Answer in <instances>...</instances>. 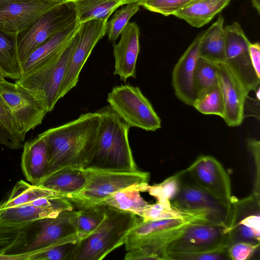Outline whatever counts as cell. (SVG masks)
Listing matches in <instances>:
<instances>
[{
	"instance_id": "1",
	"label": "cell",
	"mask_w": 260,
	"mask_h": 260,
	"mask_svg": "<svg viewBox=\"0 0 260 260\" xmlns=\"http://www.w3.org/2000/svg\"><path fill=\"white\" fill-rule=\"evenodd\" d=\"M100 121L101 116L97 111L88 112L39 134L48 146L49 164L46 176L66 166L86 167Z\"/></svg>"
},
{
	"instance_id": "2",
	"label": "cell",
	"mask_w": 260,
	"mask_h": 260,
	"mask_svg": "<svg viewBox=\"0 0 260 260\" xmlns=\"http://www.w3.org/2000/svg\"><path fill=\"white\" fill-rule=\"evenodd\" d=\"M97 112L101 121L85 168L117 172L137 171L128 140L131 127L109 106Z\"/></svg>"
},
{
	"instance_id": "3",
	"label": "cell",
	"mask_w": 260,
	"mask_h": 260,
	"mask_svg": "<svg viewBox=\"0 0 260 260\" xmlns=\"http://www.w3.org/2000/svg\"><path fill=\"white\" fill-rule=\"evenodd\" d=\"M106 216L96 229L75 243L68 260H101L124 244L130 231L142 218L128 212L104 206Z\"/></svg>"
},
{
	"instance_id": "4",
	"label": "cell",
	"mask_w": 260,
	"mask_h": 260,
	"mask_svg": "<svg viewBox=\"0 0 260 260\" xmlns=\"http://www.w3.org/2000/svg\"><path fill=\"white\" fill-rule=\"evenodd\" d=\"M201 221L217 223L206 211H197L180 217L147 221L142 219L127 235L124 243L125 249L143 247L157 259H166L168 245L179 236L186 226Z\"/></svg>"
},
{
	"instance_id": "5",
	"label": "cell",
	"mask_w": 260,
	"mask_h": 260,
	"mask_svg": "<svg viewBox=\"0 0 260 260\" xmlns=\"http://www.w3.org/2000/svg\"><path fill=\"white\" fill-rule=\"evenodd\" d=\"M76 211H64L55 217L39 219L24 226L20 244L8 254L10 260H24L26 255L61 242L80 240L75 228Z\"/></svg>"
},
{
	"instance_id": "6",
	"label": "cell",
	"mask_w": 260,
	"mask_h": 260,
	"mask_svg": "<svg viewBox=\"0 0 260 260\" xmlns=\"http://www.w3.org/2000/svg\"><path fill=\"white\" fill-rule=\"evenodd\" d=\"M77 32L53 56L15 81L30 91L43 104L48 113L54 109L60 100L59 90L76 44Z\"/></svg>"
},
{
	"instance_id": "7",
	"label": "cell",
	"mask_w": 260,
	"mask_h": 260,
	"mask_svg": "<svg viewBox=\"0 0 260 260\" xmlns=\"http://www.w3.org/2000/svg\"><path fill=\"white\" fill-rule=\"evenodd\" d=\"M86 183L79 193L68 200L79 208L98 205L114 192L134 184L148 183L150 174L138 170L117 172L84 168Z\"/></svg>"
},
{
	"instance_id": "8",
	"label": "cell",
	"mask_w": 260,
	"mask_h": 260,
	"mask_svg": "<svg viewBox=\"0 0 260 260\" xmlns=\"http://www.w3.org/2000/svg\"><path fill=\"white\" fill-rule=\"evenodd\" d=\"M109 106L128 125L154 132L161 119L139 87L124 84L114 87L108 94Z\"/></svg>"
},
{
	"instance_id": "9",
	"label": "cell",
	"mask_w": 260,
	"mask_h": 260,
	"mask_svg": "<svg viewBox=\"0 0 260 260\" xmlns=\"http://www.w3.org/2000/svg\"><path fill=\"white\" fill-rule=\"evenodd\" d=\"M76 21L74 5L69 0H64L40 16L17 36V52L20 63L50 37Z\"/></svg>"
},
{
	"instance_id": "10",
	"label": "cell",
	"mask_w": 260,
	"mask_h": 260,
	"mask_svg": "<svg viewBox=\"0 0 260 260\" xmlns=\"http://www.w3.org/2000/svg\"><path fill=\"white\" fill-rule=\"evenodd\" d=\"M0 101L11 115L23 143L27 133L41 124L48 113L30 91L6 80L0 83Z\"/></svg>"
},
{
	"instance_id": "11",
	"label": "cell",
	"mask_w": 260,
	"mask_h": 260,
	"mask_svg": "<svg viewBox=\"0 0 260 260\" xmlns=\"http://www.w3.org/2000/svg\"><path fill=\"white\" fill-rule=\"evenodd\" d=\"M108 19H94L80 24L59 94L63 98L75 87L80 72L96 44L106 34Z\"/></svg>"
},
{
	"instance_id": "12",
	"label": "cell",
	"mask_w": 260,
	"mask_h": 260,
	"mask_svg": "<svg viewBox=\"0 0 260 260\" xmlns=\"http://www.w3.org/2000/svg\"><path fill=\"white\" fill-rule=\"evenodd\" d=\"M229 236L223 223L196 222L186 226L167 246L166 252H188L228 247Z\"/></svg>"
},
{
	"instance_id": "13",
	"label": "cell",
	"mask_w": 260,
	"mask_h": 260,
	"mask_svg": "<svg viewBox=\"0 0 260 260\" xmlns=\"http://www.w3.org/2000/svg\"><path fill=\"white\" fill-rule=\"evenodd\" d=\"M226 229L229 245L240 241L259 244L260 200L253 194L240 200L233 196Z\"/></svg>"
},
{
	"instance_id": "14",
	"label": "cell",
	"mask_w": 260,
	"mask_h": 260,
	"mask_svg": "<svg viewBox=\"0 0 260 260\" xmlns=\"http://www.w3.org/2000/svg\"><path fill=\"white\" fill-rule=\"evenodd\" d=\"M179 172L180 189L170 202L171 204L180 210L208 211L218 223L226 226L231 203L227 204L218 200L200 187L190 178L185 169Z\"/></svg>"
},
{
	"instance_id": "15",
	"label": "cell",
	"mask_w": 260,
	"mask_h": 260,
	"mask_svg": "<svg viewBox=\"0 0 260 260\" xmlns=\"http://www.w3.org/2000/svg\"><path fill=\"white\" fill-rule=\"evenodd\" d=\"M185 170L193 181L204 190L224 203H231L233 196L230 177L215 158L201 155Z\"/></svg>"
},
{
	"instance_id": "16",
	"label": "cell",
	"mask_w": 260,
	"mask_h": 260,
	"mask_svg": "<svg viewBox=\"0 0 260 260\" xmlns=\"http://www.w3.org/2000/svg\"><path fill=\"white\" fill-rule=\"evenodd\" d=\"M64 0H27L0 5V32L17 36Z\"/></svg>"
},
{
	"instance_id": "17",
	"label": "cell",
	"mask_w": 260,
	"mask_h": 260,
	"mask_svg": "<svg viewBox=\"0 0 260 260\" xmlns=\"http://www.w3.org/2000/svg\"><path fill=\"white\" fill-rule=\"evenodd\" d=\"M217 66L219 84L224 105L222 118L228 126H238L243 121L245 103L249 92L224 62Z\"/></svg>"
},
{
	"instance_id": "18",
	"label": "cell",
	"mask_w": 260,
	"mask_h": 260,
	"mask_svg": "<svg viewBox=\"0 0 260 260\" xmlns=\"http://www.w3.org/2000/svg\"><path fill=\"white\" fill-rule=\"evenodd\" d=\"M202 34L197 36L175 65L172 73V85L176 97L192 106L196 95L193 84L195 68L199 57Z\"/></svg>"
},
{
	"instance_id": "19",
	"label": "cell",
	"mask_w": 260,
	"mask_h": 260,
	"mask_svg": "<svg viewBox=\"0 0 260 260\" xmlns=\"http://www.w3.org/2000/svg\"><path fill=\"white\" fill-rule=\"evenodd\" d=\"M120 40L113 44L114 71L113 74L126 82L136 78V64L140 52V28L134 22H128L122 30Z\"/></svg>"
},
{
	"instance_id": "20",
	"label": "cell",
	"mask_w": 260,
	"mask_h": 260,
	"mask_svg": "<svg viewBox=\"0 0 260 260\" xmlns=\"http://www.w3.org/2000/svg\"><path fill=\"white\" fill-rule=\"evenodd\" d=\"M22 173L29 183L38 185L47 173L49 154L45 140L39 135L23 144Z\"/></svg>"
},
{
	"instance_id": "21",
	"label": "cell",
	"mask_w": 260,
	"mask_h": 260,
	"mask_svg": "<svg viewBox=\"0 0 260 260\" xmlns=\"http://www.w3.org/2000/svg\"><path fill=\"white\" fill-rule=\"evenodd\" d=\"M86 183L84 168L68 166L48 174L38 185L59 193L68 199L80 193Z\"/></svg>"
},
{
	"instance_id": "22",
	"label": "cell",
	"mask_w": 260,
	"mask_h": 260,
	"mask_svg": "<svg viewBox=\"0 0 260 260\" xmlns=\"http://www.w3.org/2000/svg\"><path fill=\"white\" fill-rule=\"evenodd\" d=\"M80 25L77 21L75 22L37 47L21 64L22 76L41 65L68 43L74 37Z\"/></svg>"
},
{
	"instance_id": "23",
	"label": "cell",
	"mask_w": 260,
	"mask_h": 260,
	"mask_svg": "<svg viewBox=\"0 0 260 260\" xmlns=\"http://www.w3.org/2000/svg\"><path fill=\"white\" fill-rule=\"evenodd\" d=\"M231 0H191L173 15L199 28L209 23Z\"/></svg>"
},
{
	"instance_id": "24",
	"label": "cell",
	"mask_w": 260,
	"mask_h": 260,
	"mask_svg": "<svg viewBox=\"0 0 260 260\" xmlns=\"http://www.w3.org/2000/svg\"><path fill=\"white\" fill-rule=\"evenodd\" d=\"M57 210L30 203L0 210V226L21 227L41 219L55 217Z\"/></svg>"
},
{
	"instance_id": "25",
	"label": "cell",
	"mask_w": 260,
	"mask_h": 260,
	"mask_svg": "<svg viewBox=\"0 0 260 260\" xmlns=\"http://www.w3.org/2000/svg\"><path fill=\"white\" fill-rule=\"evenodd\" d=\"M224 18L220 15L215 22L202 35L199 57L216 64L224 62L225 39Z\"/></svg>"
},
{
	"instance_id": "26",
	"label": "cell",
	"mask_w": 260,
	"mask_h": 260,
	"mask_svg": "<svg viewBox=\"0 0 260 260\" xmlns=\"http://www.w3.org/2000/svg\"><path fill=\"white\" fill-rule=\"evenodd\" d=\"M149 185L144 183L129 186L114 192L98 205L131 212L141 217L143 210L149 203L141 197L140 192L147 191Z\"/></svg>"
},
{
	"instance_id": "27",
	"label": "cell",
	"mask_w": 260,
	"mask_h": 260,
	"mask_svg": "<svg viewBox=\"0 0 260 260\" xmlns=\"http://www.w3.org/2000/svg\"><path fill=\"white\" fill-rule=\"evenodd\" d=\"M42 198H65L52 190L20 180L15 184L6 200L0 204V210L29 204Z\"/></svg>"
},
{
	"instance_id": "28",
	"label": "cell",
	"mask_w": 260,
	"mask_h": 260,
	"mask_svg": "<svg viewBox=\"0 0 260 260\" xmlns=\"http://www.w3.org/2000/svg\"><path fill=\"white\" fill-rule=\"evenodd\" d=\"M69 1L74 5L76 20L79 24L94 19H109L112 14L122 6L121 0Z\"/></svg>"
},
{
	"instance_id": "29",
	"label": "cell",
	"mask_w": 260,
	"mask_h": 260,
	"mask_svg": "<svg viewBox=\"0 0 260 260\" xmlns=\"http://www.w3.org/2000/svg\"><path fill=\"white\" fill-rule=\"evenodd\" d=\"M17 36L0 32V69L5 78L16 81L22 76L17 52Z\"/></svg>"
},
{
	"instance_id": "30",
	"label": "cell",
	"mask_w": 260,
	"mask_h": 260,
	"mask_svg": "<svg viewBox=\"0 0 260 260\" xmlns=\"http://www.w3.org/2000/svg\"><path fill=\"white\" fill-rule=\"evenodd\" d=\"M105 216L104 206H93L79 208L76 211L75 224L80 240L92 233L102 222Z\"/></svg>"
},
{
	"instance_id": "31",
	"label": "cell",
	"mask_w": 260,
	"mask_h": 260,
	"mask_svg": "<svg viewBox=\"0 0 260 260\" xmlns=\"http://www.w3.org/2000/svg\"><path fill=\"white\" fill-rule=\"evenodd\" d=\"M218 84L217 64L199 57L196 64L193 77L196 98Z\"/></svg>"
},
{
	"instance_id": "32",
	"label": "cell",
	"mask_w": 260,
	"mask_h": 260,
	"mask_svg": "<svg viewBox=\"0 0 260 260\" xmlns=\"http://www.w3.org/2000/svg\"><path fill=\"white\" fill-rule=\"evenodd\" d=\"M192 106L202 114L217 115L222 118L224 105L219 84L197 98Z\"/></svg>"
},
{
	"instance_id": "33",
	"label": "cell",
	"mask_w": 260,
	"mask_h": 260,
	"mask_svg": "<svg viewBox=\"0 0 260 260\" xmlns=\"http://www.w3.org/2000/svg\"><path fill=\"white\" fill-rule=\"evenodd\" d=\"M23 144L11 115L0 101V145L11 150H18Z\"/></svg>"
},
{
	"instance_id": "34",
	"label": "cell",
	"mask_w": 260,
	"mask_h": 260,
	"mask_svg": "<svg viewBox=\"0 0 260 260\" xmlns=\"http://www.w3.org/2000/svg\"><path fill=\"white\" fill-rule=\"evenodd\" d=\"M137 3L127 4L116 11L112 18L108 21L106 34L110 41L114 43L120 36L130 19L140 10Z\"/></svg>"
},
{
	"instance_id": "35",
	"label": "cell",
	"mask_w": 260,
	"mask_h": 260,
	"mask_svg": "<svg viewBox=\"0 0 260 260\" xmlns=\"http://www.w3.org/2000/svg\"><path fill=\"white\" fill-rule=\"evenodd\" d=\"M180 184V172H178L158 184L149 185L147 191L157 200V202L171 203L177 194Z\"/></svg>"
},
{
	"instance_id": "36",
	"label": "cell",
	"mask_w": 260,
	"mask_h": 260,
	"mask_svg": "<svg viewBox=\"0 0 260 260\" xmlns=\"http://www.w3.org/2000/svg\"><path fill=\"white\" fill-rule=\"evenodd\" d=\"M197 211L180 210L171 203L149 204L143 210L141 218L144 221L183 217Z\"/></svg>"
},
{
	"instance_id": "37",
	"label": "cell",
	"mask_w": 260,
	"mask_h": 260,
	"mask_svg": "<svg viewBox=\"0 0 260 260\" xmlns=\"http://www.w3.org/2000/svg\"><path fill=\"white\" fill-rule=\"evenodd\" d=\"M228 247L196 252H166L165 257L166 259L178 260H230L228 253Z\"/></svg>"
},
{
	"instance_id": "38",
	"label": "cell",
	"mask_w": 260,
	"mask_h": 260,
	"mask_svg": "<svg viewBox=\"0 0 260 260\" xmlns=\"http://www.w3.org/2000/svg\"><path fill=\"white\" fill-rule=\"evenodd\" d=\"M75 244L68 242L59 243L28 254L24 260H68Z\"/></svg>"
},
{
	"instance_id": "39",
	"label": "cell",
	"mask_w": 260,
	"mask_h": 260,
	"mask_svg": "<svg viewBox=\"0 0 260 260\" xmlns=\"http://www.w3.org/2000/svg\"><path fill=\"white\" fill-rule=\"evenodd\" d=\"M191 0H143L137 4L145 9L164 16L173 15Z\"/></svg>"
},
{
	"instance_id": "40",
	"label": "cell",
	"mask_w": 260,
	"mask_h": 260,
	"mask_svg": "<svg viewBox=\"0 0 260 260\" xmlns=\"http://www.w3.org/2000/svg\"><path fill=\"white\" fill-rule=\"evenodd\" d=\"M24 234V226H0V254H8L18 246Z\"/></svg>"
},
{
	"instance_id": "41",
	"label": "cell",
	"mask_w": 260,
	"mask_h": 260,
	"mask_svg": "<svg viewBox=\"0 0 260 260\" xmlns=\"http://www.w3.org/2000/svg\"><path fill=\"white\" fill-rule=\"evenodd\" d=\"M259 244L240 241L230 245L228 253L230 260H247L250 259L258 249Z\"/></svg>"
},
{
	"instance_id": "42",
	"label": "cell",
	"mask_w": 260,
	"mask_h": 260,
	"mask_svg": "<svg viewBox=\"0 0 260 260\" xmlns=\"http://www.w3.org/2000/svg\"><path fill=\"white\" fill-rule=\"evenodd\" d=\"M247 147L252 154L255 168V177L253 194L260 199V142L254 138H250L247 140Z\"/></svg>"
},
{
	"instance_id": "43",
	"label": "cell",
	"mask_w": 260,
	"mask_h": 260,
	"mask_svg": "<svg viewBox=\"0 0 260 260\" xmlns=\"http://www.w3.org/2000/svg\"><path fill=\"white\" fill-rule=\"evenodd\" d=\"M248 52L251 63L256 76L260 78V45L259 43H250Z\"/></svg>"
},
{
	"instance_id": "44",
	"label": "cell",
	"mask_w": 260,
	"mask_h": 260,
	"mask_svg": "<svg viewBox=\"0 0 260 260\" xmlns=\"http://www.w3.org/2000/svg\"><path fill=\"white\" fill-rule=\"evenodd\" d=\"M252 5L258 13L260 12V0H251Z\"/></svg>"
},
{
	"instance_id": "45",
	"label": "cell",
	"mask_w": 260,
	"mask_h": 260,
	"mask_svg": "<svg viewBox=\"0 0 260 260\" xmlns=\"http://www.w3.org/2000/svg\"><path fill=\"white\" fill-rule=\"evenodd\" d=\"M27 0H0V5H2L4 4H6L7 3H9L13 2H18V1H23Z\"/></svg>"
},
{
	"instance_id": "46",
	"label": "cell",
	"mask_w": 260,
	"mask_h": 260,
	"mask_svg": "<svg viewBox=\"0 0 260 260\" xmlns=\"http://www.w3.org/2000/svg\"><path fill=\"white\" fill-rule=\"evenodd\" d=\"M134 1L135 0H121L122 5L133 4L134 3Z\"/></svg>"
},
{
	"instance_id": "47",
	"label": "cell",
	"mask_w": 260,
	"mask_h": 260,
	"mask_svg": "<svg viewBox=\"0 0 260 260\" xmlns=\"http://www.w3.org/2000/svg\"><path fill=\"white\" fill-rule=\"evenodd\" d=\"M255 96H256V98L257 99V100L258 101L259 100V95H260V94H259V87H258L256 90L255 91Z\"/></svg>"
},
{
	"instance_id": "48",
	"label": "cell",
	"mask_w": 260,
	"mask_h": 260,
	"mask_svg": "<svg viewBox=\"0 0 260 260\" xmlns=\"http://www.w3.org/2000/svg\"><path fill=\"white\" fill-rule=\"evenodd\" d=\"M5 78L4 76L3 73L0 69V83L5 80Z\"/></svg>"
},
{
	"instance_id": "49",
	"label": "cell",
	"mask_w": 260,
	"mask_h": 260,
	"mask_svg": "<svg viewBox=\"0 0 260 260\" xmlns=\"http://www.w3.org/2000/svg\"><path fill=\"white\" fill-rule=\"evenodd\" d=\"M135 2V1H134Z\"/></svg>"
}]
</instances>
